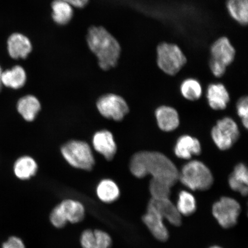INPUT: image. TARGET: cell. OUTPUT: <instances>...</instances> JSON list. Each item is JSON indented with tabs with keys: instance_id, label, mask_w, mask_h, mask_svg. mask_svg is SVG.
Listing matches in <instances>:
<instances>
[{
	"instance_id": "16",
	"label": "cell",
	"mask_w": 248,
	"mask_h": 248,
	"mask_svg": "<svg viewBox=\"0 0 248 248\" xmlns=\"http://www.w3.org/2000/svg\"><path fill=\"white\" fill-rule=\"evenodd\" d=\"M156 117L159 128L165 132L174 131L179 125V114L173 108L162 106L157 108Z\"/></svg>"
},
{
	"instance_id": "3",
	"label": "cell",
	"mask_w": 248,
	"mask_h": 248,
	"mask_svg": "<svg viewBox=\"0 0 248 248\" xmlns=\"http://www.w3.org/2000/svg\"><path fill=\"white\" fill-rule=\"evenodd\" d=\"M179 180L192 190L205 191L212 187V173L205 164L198 160L188 162L179 172Z\"/></svg>"
},
{
	"instance_id": "24",
	"label": "cell",
	"mask_w": 248,
	"mask_h": 248,
	"mask_svg": "<svg viewBox=\"0 0 248 248\" xmlns=\"http://www.w3.org/2000/svg\"><path fill=\"white\" fill-rule=\"evenodd\" d=\"M227 8L237 22L246 25L248 21V0H228Z\"/></svg>"
},
{
	"instance_id": "35",
	"label": "cell",
	"mask_w": 248,
	"mask_h": 248,
	"mask_svg": "<svg viewBox=\"0 0 248 248\" xmlns=\"http://www.w3.org/2000/svg\"><path fill=\"white\" fill-rule=\"evenodd\" d=\"M222 248L220 247H219V246H213V247H210V248Z\"/></svg>"
},
{
	"instance_id": "9",
	"label": "cell",
	"mask_w": 248,
	"mask_h": 248,
	"mask_svg": "<svg viewBox=\"0 0 248 248\" xmlns=\"http://www.w3.org/2000/svg\"><path fill=\"white\" fill-rule=\"evenodd\" d=\"M148 206L153 208L163 219H166L170 224L175 226L181 225L182 215L169 198H151L149 201Z\"/></svg>"
},
{
	"instance_id": "11",
	"label": "cell",
	"mask_w": 248,
	"mask_h": 248,
	"mask_svg": "<svg viewBox=\"0 0 248 248\" xmlns=\"http://www.w3.org/2000/svg\"><path fill=\"white\" fill-rule=\"evenodd\" d=\"M163 218L151 207H147V213L142 216L144 224L155 238L160 241H166L169 238V232L163 222Z\"/></svg>"
},
{
	"instance_id": "20",
	"label": "cell",
	"mask_w": 248,
	"mask_h": 248,
	"mask_svg": "<svg viewBox=\"0 0 248 248\" xmlns=\"http://www.w3.org/2000/svg\"><path fill=\"white\" fill-rule=\"evenodd\" d=\"M41 108L38 99L35 96L28 95L20 99L17 104L18 112L27 122H32L35 119Z\"/></svg>"
},
{
	"instance_id": "27",
	"label": "cell",
	"mask_w": 248,
	"mask_h": 248,
	"mask_svg": "<svg viewBox=\"0 0 248 248\" xmlns=\"http://www.w3.org/2000/svg\"><path fill=\"white\" fill-rule=\"evenodd\" d=\"M170 186L164 183L152 179L150 184V191L154 199H167L170 195Z\"/></svg>"
},
{
	"instance_id": "29",
	"label": "cell",
	"mask_w": 248,
	"mask_h": 248,
	"mask_svg": "<svg viewBox=\"0 0 248 248\" xmlns=\"http://www.w3.org/2000/svg\"><path fill=\"white\" fill-rule=\"evenodd\" d=\"M49 220L51 224L57 229L63 228L68 224L58 204L52 209L49 214Z\"/></svg>"
},
{
	"instance_id": "19",
	"label": "cell",
	"mask_w": 248,
	"mask_h": 248,
	"mask_svg": "<svg viewBox=\"0 0 248 248\" xmlns=\"http://www.w3.org/2000/svg\"><path fill=\"white\" fill-rule=\"evenodd\" d=\"M229 185L232 190L243 196H247L248 192V172L245 164L240 163L235 167L229 178Z\"/></svg>"
},
{
	"instance_id": "14",
	"label": "cell",
	"mask_w": 248,
	"mask_h": 248,
	"mask_svg": "<svg viewBox=\"0 0 248 248\" xmlns=\"http://www.w3.org/2000/svg\"><path fill=\"white\" fill-rule=\"evenodd\" d=\"M9 55L14 60L26 59L32 51V46L29 38L19 33L12 34L8 39Z\"/></svg>"
},
{
	"instance_id": "1",
	"label": "cell",
	"mask_w": 248,
	"mask_h": 248,
	"mask_svg": "<svg viewBox=\"0 0 248 248\" xmlns=\"http://www.w3.org/2000/svg\"><path fill=\"white\" fill-rule=\"evenodd\" d=\"M130 170L138 178L150 175L152 179L172 187L179 180L177 167L165 155L156 152H140L133 156Z\"/></svg>"
},
{
	"instance_id": "36",
	"label": "cell",
	"mask_w": 248,
	"mask_h": 248,
	"mask_svg": "<svg viewBox=\"0 0 248 248\" xmlns=\"http://www.w3.org/2000/svg\"></svg>"
},
{
	"instance_id": "32",
	"label": "cell",
	"mask_w": 248,
	"mask_h": 248,
	"mask_svg": "<svg viewBox=\"0 0 248 248\" xmlns=\"http://www.w3.org/2000/svg\"><path fill=\"white\" fill-rule=\"evenodd\" d=\"M2 248H26L24 242L16 235L9 237L2 245Z\"/></svg>"
},
{
	"instance_id": "21",
	"label": "cell",
	"mask_w": 248,
	"mask_h": 248,
	"mask_svg": "<svg viewBox=\"0 0 248 248\" xmlns=\"http://www.w3.org/2000/svg\"><path fill=\"white\" fill-rule=\"evenodd\" d=\"M38 170V166L36 161L29 156L18 158L14 166L15 175L22 181L32 178L36 174Z\"/></svg>"
},
{
	"instance_id": "31",
	"label": "cell",
	"mask_w": 248,
	"mask_h": 248,
	"mask_svg": "<svg viewBox=\"0 0 248 248\" xmlns=\"http://www.w3.org/2000/svg\"><path fill=\"white\" fill-rule=\"evenodd\" d=\"M94 240L95 235L93 229H86L80 234L79 243L82 248H93Z\"/></svg>"
},
{
	"instance_id": "13",
	"label": "cell",
	"mask_w": 248,
	"mask_h": 248,
	"mask_svg": "<svg viewBox=\"0 0 248 248\" xmlns=\"http://www.w3.org/2000/svg\"><path fill=\"white\" fill-rule=\"evenodd\" d=\"M235 53V49L231 42L224 37L217 40L212 46L210 61L227 67L233 61Z\"/></svg>"
},
{
	"instance_id": "17",
	"label": "cell",
	"mask_w": 248,
	"mask_h": 248,
	"mask_svg": "<svg viewBox=\"0 0 248 248\" xmlns=\"http://www.w3.org/2000/svg\"><path fill=\"white\" fill-rule=\"evenodd\" d=\"M95 193L101 202L111 204L119 199L121 192L119 186L113 180L104 179L97 185Z\"/></svg>"
},
{
	"instance_id": "6",
	"label": "cell",
	"mask_w": 248,
	"mask_h": 248,
	"mask_svg": "<svg viewBox=\"0 0 248 248\" xmlns=\"http://www.w3.org/2000/svg\"><path fill=\"white\" fill-rule=\"evenodd\" d=\"M241 213V206L231 197H224L216 202L212 207V213L220 226L229 229L237 224Z\"/></svg>"
},
{
	"instance_id": "2",
	"label": "cell",
	"mask_w": 248,
	"mask_h": 248,
	"mask_svg": "<svg viewBox=\"0 0 248 248\" xmlns=\"http://www.w3.org/2000/svg\"><path fill=\"white\" fill-rule=\"evenodd\" d=\"M87 42L91 50L97 57L102 69L108 70L116 66L120 55V46L104 28L91 27L88 31Z\"/></svg>"
},
{
	"instance_id": "28",
	"label": "cell",
	"mask_w": 248,
	"mask_h": 248,
	"mask_svg": "<svg viewBox=\"0 0 248 248\" xmlns=\"http://www.w3.org/2000/svg\"><path fill=\"white\" fill-rule=\"evenodd\" d=\"M94 232L95 240L93 248H111L113 240L108 232L98 229H94Z\"/></svg>"
},
{
	"instance_id": "12",
	"label": "cell",
	"mask_w": 248,
	"mask_h": 248,
	"mask_svg": "<svg viewBox=\"0 0 248 248\" xmlns=\"http://www.w3.org/2000/svg\"><path fill=\"white\" fill-rule=\"evenodd\" d=\"M58 205L67 223L71 224H79L85 218V206L78 200L66 198L62 200Z\"/></svg>"
},
{
	"instance_id": "10",
	"label": "cell",
	"mask_w": 248,
	"mask_h": 248,
	"mask_svg": "<svg viewBox=\"0 0 248 248\" xmlns=\"http://www.w3.org/2000/svg\"><path fill=\"white\" fill-rule=\"evenodd\" d=\"M94 150L108 160L113 159L117 152V145L112 133L107 131L96 132L93 138Z\"/></svg>"
},
{
	"instance_id": "34",
	"label": "cell",
	"mask_w": 248,
	"mask_h": 248,
	"mask_svg": "<svg viewBox=\"0 0 248 248\" xmlns=\"http://www.w3.org/2000/svg\"><path fill=\"white\" fill-rule=\"evenodd\" d=\"M2 70L1 69V66H0V92H1V90H2V82H1V76H2Z\"/></svg>"
},
{
	"instance_id": "18",
	"label": "cell",
	"mask_w": 248,
	"mask_h": 248,
	"mask_svg": "<svg viewBox=\"0 0 248 248\" xmlns=\"http://www.w3.org/2000/svg\"><path fill=\"white\" fill-rule=\"evenodd\" d=\"M207 98L210 107L214 110H224L230 101L229 93L225 87L220 83L208 87Z\"/></svg>"
},
{
	"instance_id": "30",
	"label": "cell",
	"mask_w": 248,
	"mask_h": 248,
	"mask_svg": "<svg viewBox=\"0 0 248 248\" xmlns=\"http://www.w3.org/2000/svg\"><path fill=\"white\" fill-rule=\"evenodd\" d=\"M237 111L238 116L241 119L242 123L246 128L248 127V97H242L238 101Z\"/></svg>"
},
{
	"instance_id": "8",
	"label": "cell",
	"mask_w": 248,
	"mask_h": 248,
	"mask_svg": "<svg viewBox=\"0 0 248 248\" xmlns=\"http://www.w3.org/2000/svg\"><path fill=\"white\" fill-rule=\"evenodd\" d=\"M97 107L102 116L120 122L129 112L126 101L121 96L108 94L98 99Z\"/></svg>"
},
{
	"instance_id": "33",
	"label": "cell",
	"mask_w": 248,
	"mask_h": 248,
	"mask_svg": "<svg viewBox=\"0 0 248 248\" xmlns=\"http://www.w3.org/2000/svg\"><path fill=\"white\" fill-rule=\"evenodd\" d=\"M71 6L77 8H83L88 4L89 0H63Z\"/></svg>"
},
{
	"instance_id": "4",
	"label": "cell",
	"mask_w": 248,
	"mask_h": 248,
	"mask_svg": "<svg viewBox=\"0 0 248 248\" xmlns=\"http://www.w3.org/2000/svg\"><path fill=\"white\" fill-rule=\"evenodd\" d=\"M61 153L67 162L74 168L91 170L94 166V155L91 147L86 142H68L62 147Z\"/></svg>"
},
{
	"instance_id": "22",
	"label": "cell",
	"mask_w": 248,
	"mask_h": 248,
	"mask_svg": "<svg viewBox=\"0 0 248 248\" xmlns=\"http://www.w3.org/2000/svg\"><path fill=\"white\" fill-rule=\"evenodd\" d=\"M27 75L22 67L15 66L11 69L2 71L1 82L2 86L13 89L22 88L26 83Z\"/></svg>"
},
{
	"instance_id": "26",
	"label": "cell",
	"mask_w": 248,
	"mask_h": 248,
	"mask_svg": "<svg viewBox=\"0 0 248 248\" xmlns=\"http://www.w3.org/2000/svg\"><path fill=\"white\" fill-rule=\"evenodd\" d=\"M182 94L188 100H198L202 95V87L199 82L194 79H187L182 83Z\"/></svg>"
},
{
	"instance_id": "23",
	"label": "cell",
	"mask_w": 248,
	"mask_h": 248,
	"mask_svg": "<svg viewBox=\"0 0 248 248\" xmlns=\"http://www.w3.org/2000/svg\"><path fill=\"white\" fill-rule=\"evenodd\" d=\"M52 17L55 22L64 26L70 22L73 16L71 6L63 0H55L52 3Z\"/></svg>"
},
{
	"instance_id": "7",
	"label": "cell",
	"mask_w": 248,
	"mask_h": 248,
	"mask_svg": "<svg viewBox=\"0 0 248 248\" xmlns=\"http://www.w3.org/2000/svg\"><path fill=\"white\" fill-rule=\"evenodd\" d=\"M240 136L236 123L230 117H225L217 122L212 131L213 140L219 150L230 149Z\"/></svg>"
},
{
	"instance_id": "15",
	"label": "cell",
	"mask_w": 248,
	"mask_h": 248,
	"mask_svg": "<svg viewBox=\"0 0 248 248\" xmlns=\"http://www.w3.org/2000/svg\"><path fill=\"white\" fill-rule=\"evenodd\" d=\"M174 151L178 157L189 159L194 155H199L201 153V145L196 138L188 135L182 136L176 142Z\"/></svg>"
},
{
	"instance_id": "5",
	"label": "cell",
	"mask_w": 248,
	"mask_h": 248,
	"mask_svg": "<svg viewBox=\"0 0 248 248\" xmlns=\"http://www.w3.org/2000/svg\"><path fill=\"white\" fill-rule=\"evenodd\" d=\"M157 55L158 66L170 76L177 74L187 62L179 46L169 43H162L158 46Z\"/></svg>"
},
{
	"instance_id": "25",
	"label": "cell",
	"mask_w": 248,
	"mask_h": 248,
	"mask_svg": "<svg viewBox=\"0 0 248 248\" xmlns=\"http://www.w3.org/2000/svg\"><path fill=\"white\" fill-rule=\"evenodd\" d=\"M176 207L181 215L190 216L196 212L197 201L193 194L187 191H182L178 195Z\"/></svg>"
}]
</instances>
